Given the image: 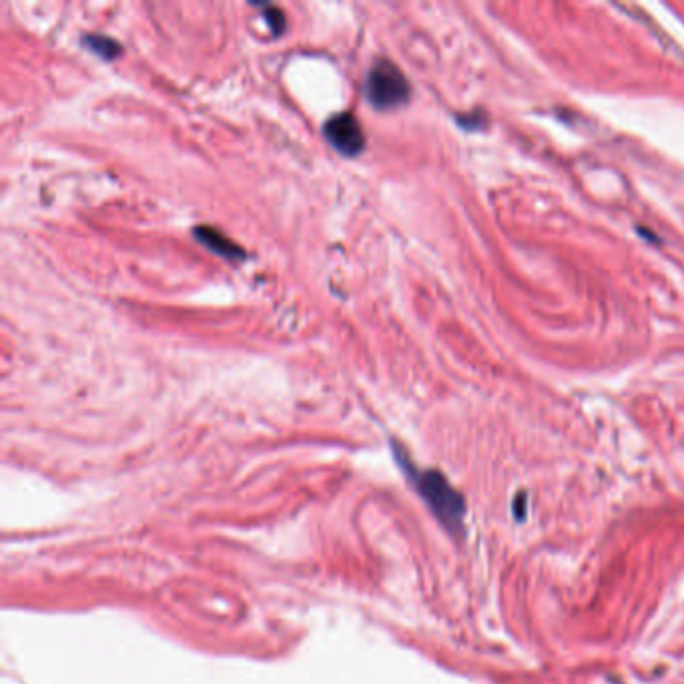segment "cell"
<instances>
[{"mask_svg": "<svg viewBox=\"0 0 684 684\" xmlns=\"http://www.w3.org/2000/svg\"><path fill=\"white\" fill-rule=\"evenodd\" d=\"M406 470L410 472V478L414 480L420 496L428 502L432 512L446 524L448 528H458L464 516V502L462 496L450 486V482L434 470H416L412 464H406Z\"/></svg>", "mask_w": 684, "mask_h": 684, "instance_id": "obj_1", "label": "cell"}, {"mask_svg": "<svg viewBox=\"0 0 684 684\" xmlns=\"http://www.w3.org/2000/svg\"><path fill=\"white\" fill-rule=\"evenodd\" d=\"M366 99L376 111H394L410 101L412 87L392 61H378L366 75Z\"/></svg>", "mask_w": 684, "mask_h": 684, "instance_id": "obj_2", "label": "cell"}, {"mask_svg": "<svg viewBox=\"0 0 684 684\" xmlns=\"http://www.w3.org/2000/svg\"><path fill=\"white\" fill-rule=\"evenodd\" d=\"M325 141L344 157H358L366 149V135L360 119L352 111H341L331 115L323 123Z\"/></svg>", "mask_w": 684, "mask_h": 684, "instance_id": "obj_3", "label": "cell"}, {"mask_svg": "<svg viewBox=\"0 0 684 684\" xmlns=\"http://www.w3.org/2000/svg\"><path fill=\"white\" fill-rule=\"evenodd\" d=\"M193 235L197 239V243H201L205 249H209L211 253L229 259V261H241L245 259V251L233 243L223 231L211 227V225H199L193 229Z\"/></svg>", "mask_w": 684, "mask_h": 684, "instance_id": "obj_4", "label": "cell"}, {"mask_svg": "<svg viewBox=\"0 0 684 684\" xmlns=\"http://www.w3.org/2000/svg\"><path fill=\"white\" fill-rule=\"evenodd\" d=\"M83 45L97 57H101L103 61H117L123 55V47L119 41H115L113 37L107 35H99V33H91L87 37H83Z\"/></svg>", "mask_w": 684, "mask_h": 684, "instance_id": "obj_5", "label": "cell"}, {"mask_svg": "<svg viewBox=\"0 0 684 684\" xmlns=\"http://www.w3.org/2000/svg\"><path fill=\"white\" fill-rule=\"evenodd\" d=\"M255 7L261 11V17L267 23L269 31L275 37H279L285 31V27H287V19H285L283 11L279 7H275V5H255Z\"/></svg>", "mask_w": 684, "mask_h": 684, "instance_id": "obj_6", "label": "cell"}]
</instances>
